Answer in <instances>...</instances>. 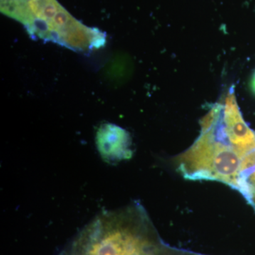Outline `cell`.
Instances as JSON below:
<instances>
[{
	"mask_svg": "<svg viewBox=\"0 0 255 255\" xmlns=\"http://www.w3.org/2000/svg\"><path fill=\"white\" fill-rule=\"evenodd\" d=\"M95 142L101 158L107 163L116 164L132 157L131 137L116 124H102L96 132Z\"/></svg>",
	"mask_w": 255,
	"mask_h": 255,
	"instance_id": "2",
	"label": "cell"
},
{
	"mask_svg": "<svg viewBox=\"0 0 255 255\" xmlns=\"http://www.w3.org/2000/svg\"><path fill=\"white\" fill-rule=\"evenodd\" d=\"M219 122L214 115L206 121L199 138L177 159L178 169L185 179L216 181L236 189L248 155L228 141Z\"/></svg>",
	"mask_w": 255,
	"mask_h": 255,
	"instance_id": "1",
	"label": "cell"
},
{
	"mask_svg": "<svg viewBox=\"0 0 255 255\" xmlns=\"http://www.w3.org/2000/svg\"><path fill=\"white\" fill-rule=\"evenodd\" d=\"M251 88L253 92H254L255 95V73L254 75H253V78H252L251 80Z\"/></svg>",
	"mask_w": 255,
	"mask_h": 255,
	"instance_id": "3",
	"label": "cell"
}]
</instances>
